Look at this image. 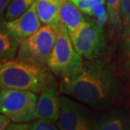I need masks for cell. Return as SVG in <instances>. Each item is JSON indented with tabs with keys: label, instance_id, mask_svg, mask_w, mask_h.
Segmentation results:
<instances>
[{
	"label": "cell",
	"instance_id": "21",
	"mask_svg": "<svg viewBox=\"0 0 130 130\" xmlns=\"http://www.w3.org/2000/svg\"><path fill=\"white\" fill-rule=\"evenodd\" d=\"M7 130H29L26 123H11Z\"/></svg>",
	"mask_w": 130,
	"mask_h": 130
},
{
	"label": "cell",
	"instance_id": "14",
	"mask_svg": "<svg viewBox=\"0 0 130 130\" xmlns=\"http://www.w3.org/2000/svg\"><path fill=\"white\" fill-rule=\"evenodd\" d=\"M36 0H12L4 14V21H9L23 14Z\"/></svg>",
	"mask_w": 130,
	"mask_h": 130
},
{
	"label": "cell",
	"instance_id": "4",
	"mask_svg": "<svg viewBox=\"0 0 130 130\" xmlns=\"http://www.w3.org/2000/svg\"><path fill=\"white\" fill-rule=\"evenodd\" d=\"M57 34L58 24L44 25L20 43L17 53L18 58L36 64L47 65Z\"/></svg>",
	"mask_w": 130,
	"mask_h": 130
},
{
	"label": "cell",
	"instance_id": "3",
	"mask_svg": "<svg viewBox=\"0 0 130 130\" xmlns=\"http://www.w3.org/2000/svg\"><path fill=\"white\" fill-rule=\"evenodd\" d=\"M37 101L36 93L29 90L2 88L0 92V111L14 123H29L36 119Z\"/></svg>",
	"mask_w": 130,
	"mask_h": 130
},
{
	"label": "cell",
	"instance_id": "13",
	"mask_svg": "<svg viewBox=\"0 0 130 130\" xmlns=\"http://www.w3.org/2000/svg\"><path fill=\"white\" fill-rule=\"evenodd\" d=\"M20 43L1 25L0 32V59L1 63L13 60L18 53Z\"/></svg>",
	"mask_w": 130,
	"mask_h": 130
},
{
	"label": "cell",
	"instance_id": "16",
	"mask_svg": "<svg viewBox=\"0 0 130 130\" xmlns=\"http://www.w3.org/2000/svg\"><path fill=\"white\" fill-rule=\"evenodd\" d=\"M28 128L29 130H58L52 122L43 119H36L31 123L28 124Z\"/></svg>",
	"mask_w": 130,
	"mask_h": 130
},
{
	"label": "cell",
	"instance_id": "22",
	"mask_svg": "<svg viewBox=\"0 0 130 130\" xmlns=\"http://www.w3.org/2000/svg\"><path fill=\"white\" fill-rule=\"evenodd\" d=\"M11 2L12 0H0V12H1V14H3L5 9H7L8 6Z\"/></svg>",
	"mask_w": 130,
	"mask_h": 130
},
{
	"label": "cell",
	"instance_id": "2",
	"mask_svg": "<svg viewBox=\"0 0 130 130\" xmlns=\"http://www.w3.org/2000/svg\"><path fill=\"white\" fill-rule=\"evenodd\" d=\"M51 74L45 65L13 59L0 65L1 88L41 93Z\"/></svg>",
	"mask_w": 130,
	"mask_h": 130
},
{
	"label": "cell",
	"instance_id": "17",
	"mask_svg": "<svg viewBox=\"0 0 130 130\" xmlns=\"http://www.w3.org/2000/svg\"><path fill=\"white\" fill-rule=\"evenodd\" d=\"M121 13L123 25L125 28L130 25V0H121Z\"/></svg>",
	"mask_w": 130,
	"mask_h": 130
},
{
	"label": "cell",
	"instance_id": "7",
	"mask_svg": "<svg viewBox=\"0 0 130 130\" xmlns=\"http://www.w3.org/2000/svg\"><path fill=\"white\" fill-rule=\"evenodd\" d=\"M76 51L69 30L63 23L59 21L56 41L49 57L47 67L56 76L63 77Z\"/></svg>",
	"mask_w": 130,
	"mask_h": 130
},
{
	"label": "cell",
	"instance_id": "6",
	"mask_svg": "<svg viewBox=\"0 0 130 130\" xmlns=\"http://www.w3.org/2000/svg\"><path fill=\"white\" fill-rule=\"evenodd\" d=\"M61 113L58 121L59 130H92L91 112L73 99L61 96Z\"/></svg>",
	"mask_w": 130,
	"mask_h": 130
},
{
	"label": "cell",
	"instance_id": "1",
	"mask_svg": "<svg viewBox=\"0 0 130 130\" xmlns=\"http://www.w3.org/2000/svg\"><path fill=\"white\" fill-rule=\"evenodd\" d=\"M62 93L92 106H106L118 95L120 84L113 70L101 59L88 60L71 79L62 81Z\"/></svg>",
	"mask_w": 130,
	"mask_h": 130
},
{
	"label": "cell",
	"instance_id": "11",
	"mask_svg": "<svg viewBox=\"0 0 130 130\" xmlns=\"http://www.w3.org/2000/svg\"><path fill=\"white\" fill-rule=\"evenodd\" d=\"M92 130H130V114L125 110H114L101 115Z\"/></svg>",
	"mask_w": 130,
	"mask_h": 130
},
{
	"label": "cell",
	"instance_id": "15",
	"mask_svg": "<svg viewBox=\"0 0 130 130\" xmlns=\"http://www.w3.org/2000/svg\"><path fill=\"white\" fill-rule=\"evenodd\" d=\"M111 25L117 31H120L123 25V17L121 13V0H106Z\"/></svg>",
	"mask_w": 130,
	"mask_h": 130
},
{
	"label": "cell",
	"instance_id": "24",
	"mask_svg": "<svg viewBox=\"0 0 130 130\" xmlns=\"http://www.w3.org/2000/svg\"><path fill=\"white\" fill-rule=\"evenodd\" d=\"M71 1H72V2H74V3L75 1H76V0H71Z\"/></svg>",
	"mask_w": 130,
	"mask_h": 130
},
{
	"label": "cell",
	"instance_id": "10",
	"mask_svg": "<svg viewBox=\"0 0 130 130\" xmlns=\"http://www.w3.org/2000/svg\"><path fill=\"white\" fill-rule=\"evenodd\" d=\"M59 21L66 26L70 36H74L84 26L87 20L71 0H63L59 11Z\"/></svg>",
	"mask_w": 130,
	"mask_h": 130
},
{
	"label": "cell",
	"instance_id": "20",
	"mask_svg": "<svg viewBox=\"0 0 130 130\" xmlns=\"http://www.w3.org/2000/svg\"><path fill=\"white\" fill-rule=\"evenodd\" d=\"M11 120L7 116L1 114L0 116V130H7L11 124Z\"/></svg>",
	"mask_w": 130,
	"mask_h": 130
},
{
	"label": "cell",
	"instance_id": "5",
	"mask_svg": "<svg viewBox=\"0 0 130 130\" xmlns=\"http://www.w3.org/2000/svg\"><path fill=\"white\" fill-rule=\"evenodd\" d=\"M71 39L75 51L87 60L98 59L105 52L103 29L94 20H87L84 26Z\"/></svg>",
	"mask_w": 130,
	"mask_h": 130
},
{
	"label": "cell",
	"instance_id": "8",
	"mask_svg": "<svg viewBox=\"0 0 130 130\" xmlns=\"http://www.w3.org/2000/svg\"><path fill=\"white\" fill-rule=\"evenodd\" d=\"M60 98L55 80L51 75L38 97L36 119H43L52 123L58 122L61 113Z\"/></svg>",
	"mask_w": 130,
	"mask_h": 130
},
{
	"label": "cell",
	"instance_id": "12",
	"mask_svg": "<svg viewBox=\"0 0 130 130\" xmlns=\"http://www.w3.org/2000/svg\"><path fill=\"white\" fill-rule=\"evenodd\" d=\"M63 0H36L39 19L44 25H57L59 22V11Z\"/></svg>",
	"mask_w": 130,
	"mask_h": 130
},
{
	"label": "cell",
	"instance_id": "9",
	"mask_svg": "<svg viewBox=\"0 0 130 130\" xmlns=\"http://www.w3.org/2000/svg\"><path fill=\"white\" fill-rule=\"evenodd\" d=\"M41 20L36 11V2L24 14L16 19L2 22V25L9 33L21 43L41 28Z\"/></svg>",
	"mask_w": 130,
	"mask_h": 130
},
{
	"label": "cell",
	"instance_id": "19",
	"mask_svg": "<svg viewBox=\"0 0 130 130\" xmlns=\"http://www.w3.org/2000/svg\"><path fill=\"white\" fill-rule=\"evenodd\" d=\"M74 4L82 13L90 15V16H92L91 0H76Z\"/></svg>",
	"mask_w": 130,
	"mask_h": 130
},
{
	"label": "cell",
	"instance_id": "18",
	"mask_svg": "<svg viewBox=\"0 0 130 130\" xmlns=\"http://www.w3.org/2000/svg\"><path fill=\"white\" fill-rule=\"evenodd\" d=\"M122 48L124 54L130 59V25L124 28V31L122 37Z\"/></svg>",
	"mask_w": 130,
	"mask_h": 130
},
{
	"label": "cell",
	"instance_id": "23",
	"mask_svg": "<svg viewBox=\"0 0 130 130\" xmlns=\"http://www.w3.org/2000/svg\"><path fill=\"white\" fill-rule=\"evenodd\" d=\"M128 67H129V69H130V59H128Z\"/></svg>",
	"mask_w": 130,
	"mask_h": 130
}]
</instances>
